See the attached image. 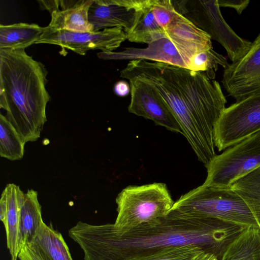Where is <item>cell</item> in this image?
I'll use <instances>...</instances> for the list:
<instances>
[{
  "mask_svg": "<svg viewBox=\"0 0 260 260\" xmlns=\"http://www.w3.org/2000/svg\"><path fill=\"white\" fill-rule=\"evenodd\" d=\"M246 226L220 219L187 215L170 210L165 217L125 231L114 224L79 221L72 239L83 250L84 260H127L168 247L192 245L221 260Z\"/></svg>",
  "mask_w": 260,
  "mask_h": 260,
  "instance_id": "obj_1",
  "label": "cell"
},
{
  "mask_svg": "<svg viewBox=\"0 0 260 260\" xmlns=\"http://www.w3.org/2000/svg\"><path fill=\"white\" fill-rule=\"evenodd\" d=\"M149 85L167 105L182 135L205 165L216 155L213 128L227 102L218 81L202 72L168 63L131 60L120 72Z\"/></svg>",
  "mask_w": 260,
  "mask_h": 260,
  "instance_id": "obj_2",
  "label": "cell"
},
{
  "mask_svg": "<svg viewBox=\"0 0 260 260\" xmlns=\"http://www.w3.org/2000/svg\"><path fill=\"white\" fill-rule=\"evenodd\" d=\"M47 74L25 49H0V107L25 143L40 137L47 121Z\"/></svg>",
  "mask_w": 260,
  "mask_h": 260,
  "instance_id": "obj_3",
  "label": "cell"
},
{
  "mask_svg": "<svg viewBox=\"0 0 260 260\" xmlns=\"http://www.w3.org/2000/svg\"><path fill=\"white\" fill-rule=\"evenodd\" d=\"M171 210L182 214L215 218L259 228L250 208L231 187H213L202 184L182 195Z\"/></svg>",
  "mask_w": 260,
  "mask_h": 260,
  "instance_id": "obj_4",
  "label": "cell"
},
{
  "mask_svg": "<svg viewBox=\"0 0 260 260\" xmlns=\"http://www.w3.org/2000/svg\"><path fill=\"white\" fill-rule=\"evenodd\" d=\"M117 216L115 229L125 231L139 224L166 216L173 201L165 183L129 185L116 198Z\"/></svg>",
  "mask_w": 260,
  "mask_h": 260,
  "instance_id": "obj_5",
  "label": "cell"
},
{
  "mask_svg": "<svg viewBox=\"0 0 260 260\" xmlns=\"http://www.w3.org/2000/svg\"><path fill=\"white\" fill-rule=\"evenodd\" d=\"M176 10L217 41L234 62L249 50L252 42L238 36L224 19L218 0L172 1Z\"/></svg>",
  "mask_w": 260,
  "mask_h": 260,
  "instance_id": "obj_6",
  "label": "cell"
},
{
  "mask_svg": "<svg viewBox=\"0 0 260 260\" xmlns=\"http://www.w3.org/2000/svg\"><path fill=\"white\" fill-rule=\"evenodd\" d=\"M209 187L229 188L242 176L260 166V131L216 155L205 165Z\"/></svg>",
  "mask_w": 260,
  "mask_h": 260,
  "instance_id": "obj_7",
  "label": "cell"
},
{
  "mask_svg": "<svg viewBox=\"0 0 260 260\" xmlns=\"http://www.w3.org/2000/svg\"><path fill=\"white\" fill-rule=\"evenodd\" d=\"M260 131V93L249 96L225 108L213 132L219 151Z\"/></svg>",
  "mask_w": 260,
  "mask_h": 260,
  "instance_id": "obj_8",
  "label": "cell"
},
{
  "mask_svg": "<svg viewBox=\"0 0 260 260\" xmlns=\"http://www.w3.org/2000/svg\"><path fill=\"white\" fill-rule=\"evenodd\" d=\"M126 40L124 29L121 27L106 28L97 31H74L66 29H54L48 26L35 44H48L57 45L85 55L89 50H101L103 52H112Z\"/></svg>",
  "mask_w": 260,
  "mask_h": 260,
  "instance_id": "obj_9",
  "label": "cell"
},
{
  "mask_svg": "<svg viewBox=\"0 0 260 260\" xmlns=\"http://www.w3.org/2000/svg\"><path fill=\"white\" fill-rule=\"evenodd\" d=\"M222 83L236 101L260 93V33L247 52L224 70Z\"/></svg>",
  "mask_w": 260,
  "mask_h": 260,
  "instance_id": "obj_10",
  "label": "cell"
},
{
  "mask_svg": "<svg viewBox=\"0 0 260 260\" xmlns=\"http://www.w3.org/2000/svg\"><path fill=\"white\" fill-rule=\"evenodd\" d=\"M131 87V102L128 111L151 120L156 125L182 134L176 118L156 91L147 84L135 78L127 79Z\"/></svg>",
  "mask_w": 260,
  "mask_h": 260,
  "instance_id": "obj_11",
  "label": "cell"
},
{
  "mask_svg": "<svg viewBox=\"0 0 260 260\" xmlns=\"http://www.w3.org/2000/svg\"><path fill=\"white\" fill-rule=\"evenodd\" d=\"M24 194L19 185L9 183L3 191L0 199V219L5 228L7 245L11 260H18L23 246L21 212Z\"/></svg>",
  "mask_w": 260,
  "mask_h": 260,
  "instance_id": "obj_12",
  "label": "cell"
},
{
  "mask_svg": "<svg viewBox=\"0 0 260 260\" xmlns=\"http://www.w3.org/2000/svg\"><path fill=\"white\" fill-rule=\"evenodd\" d=\"M40 7L49 12L48 25L54 29L93 31L88 13L93 0L38 1Z\"/></svg>",
  "mask_w": 260,
  "mask_h": 260,
  "instance_id": "obj_13",
  "label": "cell"
},
{
  "mask_svg": "<svg viewBox=\"0 0 260 260\" xmlns=\"http://www.w3.org/2000/svg\"><path fill=\"white\" fill-rule=\"evenodd\" d=\"M164 30L187 68L193 56L212 48L210 36L179 13Z\"/></svg>",
  "mask_w": 260,
  "mask_h": 260,
  "instance_id": "obj_14",
  "label": "cell"
},
{
  "mask_svg": "<svg viewBox=\"0 0 260 260\" xmlns=\"http://www.w3.org/2000/svg\"><path fill=\"white\" fill-rule=\"evenodd\" d=\"M97 55L105 60H148L187 68L175 46L166 36L151 43L145 48H127L119 52H101Z\"/></svg>",
  "mask_w": 260,
  "mask_h": 260,
  "instance_id": "obj_15",
  "label": "cell"
},
{
  "mask_svg": "<svg viewBox=\"0 0 260 260\" xmlns=\"http://www.w3.org/2000/svg\"><path fill=\"white\" fill-rule=\"evenodd\" d=\"M136 10L124 6L121 0H93L88 13L93 31L121 27L125 32L131 28Z\"/></svg>",
  "mask_w": 260,
  "mask_h": 260,
  "instance_id": "obj_16",
  "label": "cell"
},
{
  "mask_svg": "<svg viewBox=\"0 0 260 260\" xmlns=\"http://www.w3.org/2000/svg\"><path fill=\"white\" fill-rule=\"evenodd\" d=\"M151 5L152 0H143L142 4L136 9L134 23L130 30L125 32L129 41L148 45L166 36L154 18Z\"/></svg>",
  "mask_w": 260,
  "mask_h": 260,
  "instance_id": "obj_17",
  "label": "cell"
},
{
  "mask_svg": "<svg viewBox=\"0 0 260 260\" xmlns=\"http://www.w3.org/2000/svg\"><path fill=\"white\" fill-rule=\"evenodd\" d=\"M45 27L37 24L18 23L0 25V49H25L35 44L42 35Z\"/></svg>",
  "mask_w": 260,
  "mask_h": 260,
  "instance_id": "obj_18",
  "label": "cell"
},
{
  "mask_svg": "<svg viewBox=\"0 0 260 260\" xmlns=\"http://www.w3.org/2000/svg\"><path fill=\"white\" fill-rule=\"evenodd\" d=\"M30 243L35 245L44 260H73L62 235L45 222Z\"/></svg>",
  "mask_w": 260,
  "mask_h": 260,
  "instance_id": "obj_19",
  "label": "cell"
},
{
  "mask_svg": "<svg viewBox=\"0 0 260 260\" xmlns=\"http://www.w3.org/2000/svg\"><path fill=\"white\" fill-rule=\"evenodd\" d=\"M221 260H260V229L246 228L230 245Z\"/></svg>",
  "mask_w": 260,
  "mask_h": 260,
  "instance_id": "obj_20",
  "label": "cell"
},
{
  "mask_svg": "<svg viewBox=\"0 0 260 260\" xmlns=\"http://www.w3.org/2000/svg\"><path fill=\"white\" fill-rule=\"evenodd\" d=\"M43 222L38 192L32 189H28L24 194L21 212L23 245L34 240Z\"/></svg>",
  "mask_w": 260,
  "mask_h": 260,
  "instance_id": "obj_21",
  "label": "cell"
},
{
  "mask_svg": "<svg viewBox=\"0 0 260 260\" xmlns=\"http://www.w3.org/2000/svg\"><path fill=\"white\" fill-rule=\"evenodd\" d=\"M230 187L246 202L260 229V166L236 180Z\"/></svg>",
  "mask_w": 260,
  "mask_h": 260,
  "instance_id": "obj_22",
  "label": "cell"
},
{
  "mask_svg": "<svg viewBox=\"0 0 260 260\" xmlns=\"http://www.w3.org/2000/svg\"><path fill=\"white\" fill-rule=\"evenodd\" d=\"M25 142L6 116L0 114V155L10 160L22 158Z\"/></svg>",
  "mask_w": 260,
  "mask_h": 260,
  "instance_id": "obj_23",
  "label": "cell"
},
{
  "mask_svg": "<svg viewBox=\"0 0 260 260\" xmlns=\"http://www.w3.org/2000/svg\"><path fill=\"white\" fill-rule=\"evenodd\" d=\"M229 64L222 55L216 52L212 48L193 56L187 69L204 72L210 79L214 80L218 66H221L225 69Z\"/></svg>",
  "mask_w": 260,
  "mask_h": 260,
  "instance_id": "obj_24",
  "label": "cell"
},
{
  "mask_svg": "<svg viewBox=\"0 0 260 260\" xmlns=\"http://www.w3.org/2000/svg\"><path fill=\"white\" fill-rule=\"evenodd\" d=\"M203 252H205L196 246L168 247L144 256L127 260H194Z\"/></svg>",
  "mask_w": 260,
  "mask_h": 260,
  "instance_id": "obj_25",
  "label": "cell"
},
{
  "mask_svg": "<svg viewBox=\"0 0 260 260\" xmlns=\"http://www.w3.org/2000/svg\"><path fill=\"white\" fill-rule=\"evenodd\" d=\"M151 7L157 23L163 29L178 14L171 0H152Z\"/></svg>",
  "mask_w": 260,
  "mask_h": 260,
  "instance_id": "obj_26",
  "label": "cell"
},
{
  "mask_svg": "<svg viewBox=\"0 0 260 260\" xmlns=\"http://www.w3.org/2000/svg\"><path fill=\"white\" fill-rule=\"evenodd\" d=\"M19 260H44L32 243L23 244L18 255Z\"/></svg>",
  "mask_w": 260,
  "mask_h": 260,
  "instance_id": "obj_27",
  "label": "cell"
},
{
  "mask_svg": "<svg viewBox=\"0 0 260 260\" xmlns=\"http://www.w3.org/2000/svg\"><path fill=\"white\" fill-rule=\"evenodd\" d=\"M249 0H218L220 7L230 8L235 9L239 15L248 6Z\"/></svg>",
  "mask_w": 260,
  "mask_h": 260,
  "instance_id": "obj_28",
  "label": "cell"
},
{
  "mask_svg": "<svg viewBox=\"0 0 260 260\" xmlns=\"http://www.w3.org/2000/svg\"><path fill=\"white\" fill-rule=\"evenodd\" d=\"M114 91L118 96H126L131 92L129 83L123 80L117 82L114 86Z\"/></svg>",
  "mask_w": 260,
  "mask_h": 260,
  "instance_id": "obj_29",
  "label": "cell"
},
{
  "mask_svg": "<svg viewBox=\"0 0 260 260\" xmlns=\"http://www.w3.org/2000/svg\"><path fill=\"white\" fill-rule=\"evenodd\" d=\"M213 255L208 253L203 252L198 256L194 260H209Z\"/></svg>",
  "mask_w": 260,
  "mask_h": 260,
  "instance_id": "obj_30",
  "label": "cell"
},
{
  "mask_svg": "<svg viewBox=\"0 0 260 260\" xmlns=\"http://www.w3.org/2000/svg\"><path fill=\"white\" fill-rule=\"evenodd\" d=\"M209 260H217V259L215 257L213 256Z\"/></svg>",
  "mask_w": 260,
  "mask_h": 260,
  "instance_id": "obj_31",
  "label": "cell"
}]
</instances>
